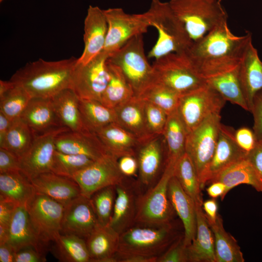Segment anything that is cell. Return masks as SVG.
I'll return each mask as SVG.
<instances>
[{"instance_id": "cell-14", "label": "cell", "mask_w": 262, "mask_h": 262, "mask_svg": "<svg viewBox=\"0 0 262 262\" xmlns=\"http://www.w3.org/2000/svg\"><path fill=\"white\" fill-rule=\"evenodd\" d=\"M118 161L107 154L75 174L71 178L78 184L82 195L90 198L102 188L123 182L126 177L119 169Z\"/></svg>"}, {"instance_id": "cell-50", "label": "cell", "mask_w": 262, "mask_h": 262, "mask_svg": "<svg viewBox=\"0 0 262 262\" xmlns=\"http://www.w3.org/2000/svg\"><path fill=\"white\" fill-rule=\"evenodd\" d=\"M19 170V158L11 151L0 147V173Z\"/></svg>"}, {"instance_id": "cell-46", "label": "cell", "mask_w": 262, "mask_h": 262, "mask_svg": "<svg viewBox=\"0 0 262 262\" xmlns=\"http://www.w3.org/2000/svg\"><path fill=\"white\" fill-rule=\"evenodd\" d=\"M144 101L146 122L149 133L152 136L163 135L168 115L156 105Z\"/></svg>"}, {"instance_id": "cell-27", "label": "cell", "mask_w": 262, "mask_h": 262, "mask_svg": "<svg viewBox=\"0 0 262 262\" xmlns=\"http://www.w3.org/2000/svg\"><path fill=\"white\" fill-rule=\"evenodd\" d=\"M196 232L187 246L189 262H216L213 233L207 222L202 204H195Z\"/></svg>"}, {"instance_id": "cell-61", "label": "cell", "mask_w": 262, "mask_h": 262, "mask_svg": "<svg viewBox=\"0 0 262 262\" xmlns=\"http://www.w3.org/2000/svg\"><path fill=\"white\" fill-rule=\"evenodd\" d=\"M3 0H0V2H2Z\"/></svg>"}, {"instance_id": "cell-8", "label": "cell", "mask_w": 262, "mask_h": 262, "mask_svg": "<svg viewBox=\"0 0 262 262\" xmlns=\"http://www.w3.org/2000/svg\"><path fill=\"white\" fill-rule=\"evenodd\" d=\"M154 79L180 96L205 85L206 81L196 74L184 52L172 53L155 60Z\"/></svg>"}, {"instance_id": "cell-47", "label": "cell", "mask_w": 262, "mask_h": 262, "mask_svg": "<svg viewBox=\"0 0 262 262\" xmlns=\"http://www.w3.org/2000/svg\"><path fill=\"white\" fill-rule=\"evenodd\" d=\"M189 259L184 236L178 238L157 260V262H187Z\"/></svg>"}, {"instance_id": "cell-21", "label": "cell", "mask_w": 262, "mask_h": 262, "mask_svg": "<svg viewBox=\"0 0 262 262\" xmlns=\"http://www.w3.org/2000/svg\"><path fill=\"white\" fill-rule=\"evenodd\" d=\"M30 180L36 193L45 195L65 206L82 195L80 186L73 179L52 172L40 174Z\"/></svg>"}, {"instance_id": "cell-59", "label": "cell", "mask_w": 262, "mask_h": 262, "mask_svg": "<svg viewBox=\"0 0 262 262\" xmlns=\"http://www.w3.org/2000/svg\"><path fill=\"white\" fill-rule=\"evenodd\" d=\"M157 257L139 255H128L118 257V262H157Z\"/></svg>"}, {"instance_id": "cell-9", "label": "cell", "mask_w": 262, "mask_h": 262, "mask_svg": "<svg viewBox=\"0 0 262 262\" xmlns=\"http://www.w3.org/2000/svg\"><path fill=\"white\" fill-rule=\"evenodd\" d=\"M221 119L220 114H213L187 134L185 152L194 164L200 186L216 148Z\"/></svg>"}, {"instance_id": "cell-10", "label": "cell", "mask_w": 262, "mask_h": 262, "mask_svg": "<svg viewBox=\"0 0 262 262\" xmlns=\"http://www.w3.org/2000/svg\"><path fill=\"white\" fill-rule=\"evenodd\" d=\"M226 102L207 83L199 88L180 96L177 110L188 133L211 115L220 114Z\"/></svg>"}, {"instance_id": "cell-26", "label": "cell", "mask_w": 262, "mask_h": 262, "mask_svg": "<svg viewBox=\"0 0 262 262\" xmlns=\"http://www.w3.org/2000/svg\"><path fill=\"white\" fill-rule=\"evenodd\" d=\"M116 123L143 142L152 136L148 130L145 112V101L134 96L114 109Z\"/></svg>"}, {"instance_id": "cell-41", "label": "cell", "mask_w": 262, "mask_h": 262, "mask_svg": "<svg viewBox=\"0 0 262 262\" xmlns=\"http://www.w3.org/2000/svg\"><path fill=\"white\" fill-rule=\"evenodd\" d=\"M180 96L154 80L138 96L164 110L168 115L176 111Z\"/></svg>"}, {"instance_id": "cell-3", "label": "cell", "mask_w": 262, "mask_h": 262, "mask_svg": "<svg viewBox=\"0 0 262 262\" xmlns=\"http://www.w3.org/2000/svg\"><path fill=\"white\" fill-rule=\"evenodd\" d=\"M147 12L150 26L158 34L148 57L156 60L170 53L184 52L189 49L193 42L168 2L152 0Z\"/></svg>"}, {"instance_id": "cell-4", "label": "cell", "mask_w": 262, "mask_h": 262, "mask_svg": "<svg viewBox=\"0 0 262 262\" xmlns=\"http://www.w3.org/2000/svg\"><path fill=\"white\" fill-rule=\"evenodd\" d=\"M168 3L193 42L228 19L221 0H170Z\"/></svg>"}, {"instance_id": "cell-42", "label": "cell", "mask_w": 262, "mask_h": 262, "mask_svg": "<svg viewBox=\"0 0 262 262\" xmlns=\"http://www.w3.org/2000/svg\"><path fill=\"white\" fill-rule=\"evenodd\" d=\"M35 134L29 126L20 118L12 120L6 135L3 148L19 158L29 148Z\"/></svg>"}, {"instance_id": "cell-33", "label": "cell", "mask_w": 262, "mask_h": 262, "mask_svg": "<svg viewBox=\"0 0 262 262\" xmlns=\"http://www.w3.org/2000/svg\"><path fill=\"white\" fill-rule=\"evenodd\" d=\"M36 193L31 180L21 171L0 173V196L17 206L26 205Z\"/></svg>"}, {"instance_id": "cell-38", "label": "cell", "mask_w": 262, "mask_h": 262, "mask_svg": "<svg viewBox=\"0 0 262 262\" xmlns=\"http://www.w3.org/2000/svg\"><path fill=\"white\" fill-rule=\"evenodd\" d=\"M238 66L231 70L206 81L226 101L238 105L249 112L239 81Z\"/></svg>"}, {"instance_id": "cell-5", "label": "cell", "mask_w": 262, "mask_h": 262, "mask_svg": "<svg viewBox=\"0 0 262 262\" xmlns=\"http://www.w3.org/2000/svg\"><path fill=\"white\" fill-rule=\"evenodd\" d=\"M139 225L120 234L117 259L133 255L158 258L178 238L171 223L159 227Z\"/></svg>"}, {"instance_id": "cell-49", "label": "cell", "mask_w": 262, "mask_h": 262, "mask_svg": "<svg viewBox=\"0 0 262 262\" xmlns=\"http://www.w3.org/2000/svg\"><path fill=\"white\" fill-rule=\"evenodd\" d=\"M250 112L254 117L253 131L257 141H262V90L255 95Z\"/></svg>"}, {"instance_id": "cell-7", "label": "cell", "mask_w": 262, "mask_h": 262, "mask_svg": "<svg viewBox=\"0 0 262 262\" xmlns=\"http://www.w3.org/2000/svg\"><path fill=\"white\" fill-rule=\"evenodd\" d=\"M143 35L131 38L107 59L120 69L136 97L154 80L152 66L145 53Z\"/></svg>"}, {"instance_id": "cell-30", "label": "cell", "mask_w": 262, "mask_h": 262, "mask_svg": "<svg viewBox=\"0 0 262 262\" xmlns=\"http://www.w3.org/2000/svg\"><path fill=\"white\" fill-rule=\"evenodd\" d=\"M115 191L113 213L108 225L120 235L135 224L137 196L124 181L115 186Z\"/></svg>"}, {"instance_id": "cell-25", "label": "cell", "mask_w": 262, "mask_h": 262, "mask_svg": "<svg viewBox=\"0 0 262 262\" xmlns=\"http://www.w3.org/2000/svg\"><path fill=\"white\" fill-rule=\"evenodd\" d=\"M94 132L108 152L118 159L125 155L135 156L138 149L144 142L116 122L106 125Z\"/></svg>"}, {"instance_id": "cell-58", "label": "cell", "mask_w": 262, "mask_h": 262, "mask_svg": "<svg viewBox=\"0 0 262 262\" xmlns=\"http://www.w3.org/2000/svg\"><path fill=\"white\" fill-rule=\"evenodd\" d=\"M11 120L0 112V147H4L5 139Z\"/></svg>"}, {"instance_id": "cell-32", "label": "cell", "mask_w": 262, "mask_h": 262, "mask_svg": "<svg viewBox=\"0 0 262 262\" xmlns=\"http://www.w3.org/2000/svg\"><path fill=\"white\" fill-rule=\"evenodd\" d=\"M51 99L62 126L73 131H90L85 126L82 117L80 98L72 89H64Z\"/></svg>"}, {"instance_id": "cell-24", "label": "cell", "mask_w": 262, "mask_h": 262, "mask_svg": "<svg viewBox=\"0 0 262 262\" xmlns=\"http://www.w3.org/2000/svg\"><path fill=\"white\" fill-rule=\"evenodd\" d=\"M34 134L62 126L51 98H32L20 117Z\"/></svg>"}, {"instance_id": "cell-2", "label": "cell", "mask_w": 262, "mask_h": 262, "mask_svg": "<svg viewBox=\"0 0 262 262\" xmlns=\"http://www.w3.org/2000/svg\"><path fill=\"white\" fill-rule=\"evenodd\" d=\"M77 59L74 57L57 61L40 59L17 70L10 80L23 88L31 98H52L71 88Z\"/></svg>"}, {"instance_id": "cell-36", "label": "cell", "mask_w": 262, "mask_h": 262, "mask_svg": "<svg viewBox=\"0 0 262 262\" xmlns=\"http://www.w3.org/2000/svg\"><path fill=\"white\" fill-rule=\"evenodd\" d=\"M110 79L101 98L100 102L114 109L135 96L134 91L120 69L108 62Z\"/></svg>"}, {"instance_id": "cell-51", "label": "cell", "mask_w": 262, "mask_h": 262, "mask_svg": "<svg viewBox=\"0 0 262 262\" xmlns=\"http://www.w3.org/2000/svg\"><path fill=\"white\" fill-rule=\"evenodd\" d=\"M46 261L45 255L32 246L24 247L16 253L15 262H42Z\"/></svg>"}, {"instance_id": "cell-11", "label": "cell", "mask_w": 262, "mask_h": 262, "mask_svg": "<svg viewBox=\"0 0 262 262\" xmlns=\"http://www.w3.org/2000/svg\"><path fill=\"white\" fill-rule=\"evenodd\" d=\"M104 12L108 32L103 51L109 56L131 38L143 34L151 27L147 12L129 14L121 8H109Z\"/></svg>"}, {"instance_id": "cell-20", "label": "cell", "mask_w": 262, "mask_h": 262, "mask_svg": "<svg viewBox=\"0 0 262 262\" xmlns=\"http://www.w3.org/2000/svg\"><path fill=\"white\" fill-rule=\"evenodd\" d=\"M7 242L16 252L28 246L45 255L49 247L40 239L27 212L26 205L17 206L8 225Z\"/></svg>"}, {"instance_id": "cell-31", "label": "cell", "mask_w": 262, "mask_h": 262, "mask_svg": "<svg viewBox=\"0 0 262 262\" xmlns=\"http://www.w3.org/2000/svg\"><path fill=\"white\" fill-rule=\"evenodd\" d=\"M216 181L225 185V196L231 189L242 184L250 185L262 192V178L246 157L224 169L209 184Z\"/></svg>"}, {"instance_id": "cell-57", "label": "cell", "mask_w": 262, "mask_h": 262, "mask_svg": "<svg viewBox=\"0 0 262 262\" xmlns=\"http://www.w3.org/2000/svg\"><path fill=\"white\" fill-rule=\"evenodd\" d=\"M206 191L211 197L216 198L220 197L223 200L225 196L226 186L221 182L216 181L210 184Z\"/></svg>"}, {"instance_id": "cell-40", "label": "cell", "mask_w": 262, "mask_h": 262, "mask_svg": "<svg viewBox=\"0 0 262 262\" xmlns=\"http://www.w3.org/2000/svg\"><path fill=\"white\" fill-rule=\"evenodd\" d=\"M173 176L195 204H203L200 181L194 164L186 152L177 163Z\"/></svg>"}, {"instance_id": "cell-45", "label": "cell", "mask_w": 262, "mask_h": 262, "mask_svg": "<svg viewBox=\"0 0 262 262\" xmlns=\"http://www.w3.org/2000/svg\"><path fill=\"white\" fill-rule=\"evenodd\" d=\"M116 197L115 186L102 188L90 198L99 223L108 225L113 213Z\"/></svg>"}, {"instance_id": "cell-55", "label": "cell", "mask_w": 262, "mask_h": 262, "mask_svg": "<svg viewBox=\"0 0 262 262\" xmlns=\"http://www.w3.org/2000/svg\"><path fill=\"white\" fill-rule=\"evenodd\" d=\"M202 207L208 224L214 223L218 216V205L215 198H212L203 202Z\"/></svg>"}, {"instance_id": "cell-54", "label": "cell", "mask_w": 262, "mask_h": 262, "mask_svg": "<svg viewBox=\"0 0 262 262\" xmlns=\"http://www.w3.org/2000/svg\"><path fill=\"white\" fill-rule=\"evenodd\" d=\"M262 178V141H257L254 147L246 156Z\"/></svg>"}, {"instance_id": "cell-34", "label": "cell", "mask_w": 262, "mask_h": 262, "mask_svg": "<svg viewBox=\"0 0 262 262\" xmlns=\"http://www.w3.org/2000/svg\"><path fill=\"white\" fill-rule=\"evenodd\" d=\"M187 134L177 110L168 115L163 134L166 148L165 164L175 166L185 153Z\"/></svg>"}, {"instance_id": "cell-6", "label": "cell", "mask_w": 262, "mask_h": 262, "mask_svg": "<svg viewBox=\"0 0 262 262\" xmlns=\"http://www.w3.org/2000/svg\"><path fill=\"white\" fill-rule=\"evenodd\" d=\"M174 168L166 164L156 184L137 196L135 224L159 227L171 223L175 213L169 199L167 189Z\"/></svg>"}, {"instance_id": "cell-18", "label": "cell", "mask_w": 262, "mask_h": 262, "mask_svg": "<svg viewBox=\"0 0 262 262\" xmlns=\"http://www.w3.org/2000/svg\"><path fill=\"white\" fill-rule=\"evenodd\" d=\"M108 32L104 10L90 5L84 21V49L78 63L85 64L103 51Z\"/></svg>"}, {"instance_id": "cell-23", "label": "cell", "mask_w": 262, "mask_h": 262, "mask_svg": "<svg viewBox=\"0 0 262 262\" xmlns=\"http://www.w3.org/2000/svg\"><path fill=\"white\" fill-rule=\"evenodd\" d=\"M238 75L250 112L255 95L262 90V61L252 43L248 47L238 66Z\"/></svg>"}, {"instance_id": "cell-12", "label": "cell", "mask_w": 262, "mask_h": 262, "mask_svg": "<svg viewBox=\"0 0 262 262\" xmlns=\"http://www.w3.org/2000/svg\"><path fill=\"white\" fill-rule=\"evenodd\" d=\"M109 55L103 51L85 64L77 61L71 88L80 98L100 101L110 79L107 64Z\"/></svg>"}, {"instance_id": "cell-37", "label": "cell", "mask_w": 262, "mask_h": 262, "mask_svg": "<svg viewBox=\"0 0 262 262\" xmlns=\"http://www.w3.org/2000/svg\"><path fill=\"white\" fill-rule=\"evenodd\" d=\"M214 237L216 262H244L245 259L237 241L223 227L221 216L209 224Z\"/></svg>"}, {"instance_id": "cell-29", "label": "cell", "mask_w": 262, "mask_h": 262, "mask_svg": "<svg viewBox=\"0 0 262 262\" xmlns=\"http://www.w3.org/2000/svg\"><path fill=\"white\" fill-rule=\"evenodd\" d=\"M163 136L153 137L144 142L136 152L139 179L145 185L151 183L161 168L164 144Z\"/></svg>"}, {"instance_id": "cell-39", "label": "cell", "mask_w": 262, "mask_h": 262, "mask_svg": "<svg viewBox=\"0 0 262 262\" xmlns=\"http://www.w3.org/2000/svg\"><path fill=\"white\" fill-rule=\"evenodd\" d=\"M79 106L83 121L92 132L116 122L115 110L99 101L80 98Z\"/></svg>"}, {"instance_id": "cell-19", "label": "cell", "mask_w": 262, "mask_h": 262, "mask_svg": "<svg viewBox=\"0 0 262 262\" xmlns=\"http://www.w3.org/2000/svg\"><path fill=\"white\" fill-rule=\"evenodd\" d=\"M55 147L62 153L84 155L95 161L109 154L95 132L91 131H64L57 136Z\"/></svg>"}, {"instance_id": "cell-56", "label": "cell", "mask_w": 262, "mask_h": 262, "mask_svg": "<svg viewBox=\"0 0 262 262\" xmlns=\"http://www.w3.org/2000/svg\"><path fill=\"white\" fill-rule=\"evenodd\" d=\"M16 253L8 242L0 244V262H15Z\"/></svg>"}, {"instance_id": "cell-1", "label": "cell", "mask_w": 262, "mask_h": 262, "mask_svg": "<svg viewBox=\"0 0 262 262\" xmlns=\"http://www.w3.org/2000/svg\"><path fill=\"white\" fill-rule=\"evenodd\" d=\"M251 43L250 33L235 35L225 21L184 52L196 74L206 80L237 67Z\"/></svg>"}, {"instance_id": "cell-15", "label": "cell", "mask_w": 262, "mask_h": 262, "mask_svg": "<svg viewBox=\"0 0 262 262\" xmlns=\"http://www.w3.org/2000/svg\"><path fill=\"white\" fill-rule=\"evenodd\" d=\"M67 131L70 130L60 127L35 134L29 148L19 158L20 169L30 180L40 174L51 172L56 150V138L60 133Z\"/></svg>"}, {"instance_id": "cell-53", "label": "cell", "mask_w": 262, "mask_h": 262, "mask_svg": "<svg viewBox=\"0 0 262 262\" xmlns=\"http://www.w3.org/2000/svg\"><path fill=\"white\" fill-rule=\"evenodd\" d=\"M17 206L12 201L0 196V224L9 225L13 213Z\"/></svg>"}, {"instance_id": "cell-22", "label": "cell", "mask_w": 262, "mask_h": 262, "mask_svg": "<svg viewBox=\"0 0 262 262\" xmlns=\"http://www.w3.org/2000/svg\"><path fill=\"white\" fill-rule=\"evenodd\" d=\"M167 191L174 212L182 222L184 229V243L187 246L195 238L196 232L195 204L174 176L169 181Z\"/></svg>"}, {"instance_id": "cell-48", "label": "cell", "mask_w": 262, "mask_h": 262, "mask_svg": "<svg viewBox=\"0 0 262 262\" xmlns=\"http://www.w3.org/2000/svg\"><path fill=\"white\" fill-rule=\"evenodd\" d=\"M234 137L238 146L246 153L254 147L257 142L253 131L245 127L235 131Z\"/></svg>"}, {"instance_id": "cell-35", "label": "cell", "mask_w": 262, "mask_h": 262, "mask_svg": "<svg viewBox=\"0 0 262 262\" xmlns=\"http://www.w3.org/2000/svg\"><path fill=\"white\" fill-rule=\"evenodd\" d=\"M50 251L62 262H91L86 241L77 235L60 233L51 243Z\"/></svg>"}, {"instance_id": "cell-17", "label": "cell", "mask_w": 262, "mask_h": 262, "mask_svg": "<svg viewBox=\"0 0 262 262\" xmlns=\"http://www.w3.org/2000/svg\"><path fill=\"white\" fill-rule=\"evenodd\" d=\"M233 129L221 124L216 148L201 183V189L220 172L235 162L246 157L247 153L236 143Z\"/></svg>"}, {"instance_id": "cell-28", "label": "cell", "mask_w": 262, "mask_h": 262, "mask_svg": "<svg viewBox=\"0 0 262 262\" xmlns=\"http://www.w3.org/2000/svg\"><path fill=\"white\" fill-rule=\"evenodd\" d=\"M119 237L110 226L98 223L85 240L91 262H118Z\"/></svg>"}, {"instance_id": "cell-13", "label": "cell", "mask_w": 262, "mask_h": 262, "mask_svg": "<svg viewBox=\"0 0 262 262\" xmlns=\"http://www.w3.org/2000/svg\"><path fill=\"white\" fill-rule=\"evenodd\" d=\"M31 221L41 241L47 246L61 233L65 206L36 193L26 205Z\"/></svg>"}, {"instance_id": "cell-44", "label": "cell", "mask_w": 262, "mask_h": 262, "mask_svg": "<svg viewBox=\"0 0 262 262\" xmlns=\"http://www.w3.org/2000/svg\"><path fill=\"white\" fill-rule=\"evenodd\" d=\"M94 161L84 155L66 154L56 150L51 172L71 178L77 173L88 166Z\"/></svg>"}, {"instance_id": "cell-43", "label": "cell", "mask_w": 262, "mask_h": 262, "mask_svg": "<svg viewBox=\"0 0 262 262\" xmlns=\"http://www.w3.org/2000/svg\"><path fill=\"white\" fill-rule=\"evenodd\" d=\"M31 98L23 88L13 82L8 90L0 95V112L11 121L19 118Z\"/></svg>"}, {"instance_id": "cell-16", "label": "cell", "mask_w": 262, "mask_h": 262, "mask_svg": "<svg viewBox=\"0 0 262 262\" xmlns=\"http://www.w3.org/2000/svg\"><path fill=\"white\" fill-rule=\"evenodd\" d=\"M98 223L90 198L81 195L65 205L61 233L86 240Z\"/></svg>"}, {"instance_id": "cell-52", "label": "cell", "mask_w": 262, "mask_h": 262, "mask_svg": "<svg viewBox=\"0 0 262 262\" xmlns=\"http://www.w3.org/2000/svg\"><path fill=\"white\" fill-rule=\"evenodd\" d=\"M118 166L125 177L134 176L138 170V163L134 156L125 155L118 159Z\"/></svg>"}, {"instance_id": "cell-60", "label": "cell", "mask_w": 262, "mask_h": 262, "mask_svg": "<svg viewBox=\"0 0 262 262\" xmlns=\"http://www.w3.org/2000/svg\"><path fill=\"white\" fill-rule=\"evenodd\" d=\"M8 226L0 224V244L7 242Z\"/></svg>"}]
</instances>
